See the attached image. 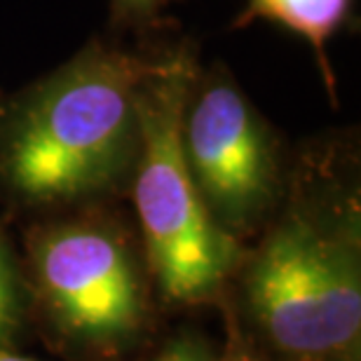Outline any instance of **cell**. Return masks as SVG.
Instances as JSON below:
<instances>
[{"instance_id":"277c9868","label":"cell","mask_w":361,"mask_h":361,"mask_svg":"<svg viewBox=\"0 0 361 361\" xmlns=\"http://www.w3.org/2000/svg\"><path fill=\"white\" fill-rule=\"evenodd\" d=\"M180 143L195 185L221 228L247 226L268 209L277 180L272 129L221 63L195 73Z\"/></svg>"},{"instance_id":"7a4b0ae2","label":"cell","mask_w":361,"mask_h":361,"mask_svg":"<svg viewBox=\"0 0 361 361\" xmlns=\"http://www.w3.org/2000/svg\"><path fill=\"white\" fill-rule=\"evenodd\" d=\"M247 288L281 352L307 361L355 355L361 279L352 202L298 197L251 258Z\"/></svg>"},{"instance_id":"52a82bcc","label":"cell","mask_w":361,"mask_h":361,"mask_svg":"<svg viewBox=\"0 0 361 361\" xmlns=\"http://www.w3.org/2000/svg\"><path fill=\"white\" fill-rule=\"evenodd\" d=\"M21 317V295H19V277L14 268L12 254L7 242L0 233V341L14 334Z\"/></svg>"},{"instance_id":"5b68a950","label":"cell","mask_w":361,"mask_h":361,"mask_svg":"<svg viewBox=\"0 0 361 361\" xmlns=\"http://www.w3.org/2000/svg\"><path fill=\"white\" fill-rule=\"evenodd\" d=\"M33 261L54 312L78 334H127L141 317L134 261L113 228L90 221L52 226L38 235Z\"/></svg>"},{"instance_id":"30bf717a","label":"cell","mask_w":361,"mask_h":361,"mask_svg":"<svg viewBox=\"0 0 361 361\" xmlns=\"http://www.w3.org/2000/svg\"><path fill=\"white\" fill-rule=\"evenodd\" d=\"M0 361H31V359H24V357H17V355H10V352L0 350Z\"/></svg>"},{"instance_id":"8992f818","label":"cell","mask_w":361,"mask_h":361,"mask_svg":"<svg viewBox=\"0 0 361 361\" xmlns=\"http://www.w3.org/2000/svg\"><path fill=\"white\" fill-rule=\"evenodd\" d=\"M350 10L352 0H247V7L237 14L235 26H249L251 21H272L300 35L317 54L326 90L331 97H336V78L329 63V42L350 19Z\"/></svg>"},{"instance_id":"3957f363","label":"cell","mask_w":361,"mask_h":361,"mask_svg":"<svg viewBox=\"0 0 361 361\" xmlns=\"http://www.w3.org/2000/svg\"><path fill=\"white\" fill-rule=\"evenodd\" d=\"M197 61L190 49L169 52L148 82L134 202L157 284L174 300H197L219 288L237 263V242L219 226L188 169L180 118Z\"/></svg>"},{"instance_id":"9c48e42d","label":"cell","mask_w":361,"mask_h":361,"mask_svg":"<svg viewBox=\"0 0 361 361\" xmlns=\"http://www.w3.org/2000/svg\"><path fill=\"white\" fill-rule=\"evenodd\" d=\"M155 361H202L190 348H176V350H169L164 352L162 357H157Z\"/></svg>"},{"instance_id":"6da1fadb","label":"cell","mask_w":361,"mask_h":361,"mask_svg":"<svg viewBox=\"0 0 361 361\" xmlns=\"http://www.w3.org/2000/svg\"><path fill=\"white\" fill-rule=\"evenodd\" d=\"M157 56L92 42L0 108V176L17 197L59 204L87 197L134 169L143 94Z\"/></svg>"},{"instance_id":"ba28073f","label":"cell","mask_w":361,"mask_h":361,"mask_svg":"<svg viewBox=\"0 0 361 361\" xmlns=\"http://www.w3.org/2000/svg\"><path fill=\"white\" fill-rule=\"evenodd\" d=\"M169 0H111L113 12L120 19L136 21V19H150L167 5Z\"/></svg>"}]
</instances>
